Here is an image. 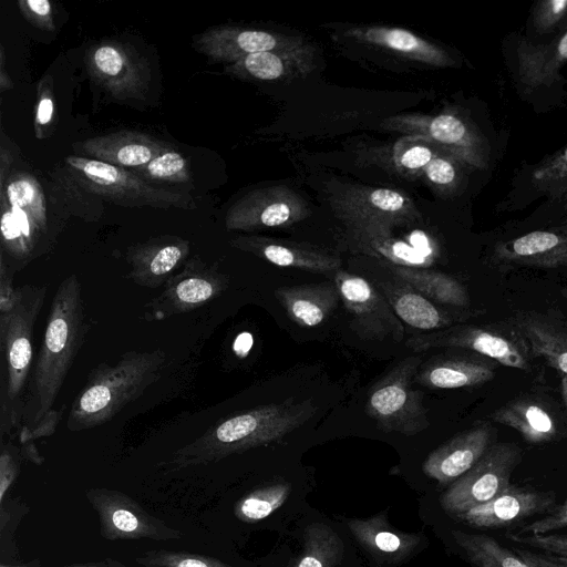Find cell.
<instances>
[{
    "label": "cell",
    "mask_w": 567,
    "mask_h": 567,
    "mask_svg": "<svg viewBox=\"0 0 567 567\" xmlns=\"http://www.w3.org/2000/svg\"><path fill=\"white\" fill-rule=\"evenodd\" d=\"M89 328L81 282L70 275L60 282L51 302L24 406L22 442L54 431L59 417L52 406Z\"/></svg>",
    "instance_id": "obj_1"
},
{
    "label": "cell",
    "mask_w": 567,
    "mask_h": 567,
    "mask_svg": "<svg viewBox=\"0 0 567 567\" xmlns=\"http://www.w3.org/2000/svg\"><path fill=\"white\" fill-rule=\"evenodd\" d=\"M316 412L311 401L267 404L229 416L173 454L171 465L186 467L215 462L234 453L282 439Z\"/></svg>",
    "instance_id": "obj_2"
},
{
    "label": "cell",
    "mask_w": 567,
    "mask_h": 567,
    "mask_svg": "<svg viewBox=\"0 0 567 567\" xmlns=\"http://www.w3.org/2000/svg\"><path fill=\"white\" fill-rule=\"evenodd\" d=\"M165 359L159 349L128 351L115 364L97 365L73 401L68 429L82 431L110 421L161 378Z\"/></svg>",
    "instance_id": "obj_3"
},
{
    "label": "cell",
    "mask_w": 567,
    "mask_h": 567,
    "mask_svg": "<svg viewBox=\"0 0 567 567\" xmlns=\"http://www.w3.org/2000/svg\"><path fill=\"white\" fill-rule=\"evenodd\" d=\"M45 286L20 287L19 299L12 310L0 313V347L6 363L2 377L1 411L8 426H18L23 420L25 389L33 359V329L45 298Z\"/></svg>",
    "instance_id": "obj_4"
},
{
    "label": "cell",
    "mask_w": 567,
    "mask_h": 567,
    "mask_svg": "<svg viewBox=\"0 0 567 567\" xmlns=\"http://www.w3.org/2000/svg\"><path fill=\"white\" fill-rule=\"evenodd\" d=\"M421 363L420 355L408 357L370 389L365 411L383 432L411 436L429 427L423 393L412 388Z\"/></svg>",
    "instance_id": "obj_5"
},
{
    "label": "cell",
    "mask_w": 567,
    "mask_h": 567,
    "mask_svg": "<svg viewBox=\"0 0 567 567\" xmlns=\"http://www.w3.org/2000/svg\"><path fill=\"white\" fill-rule=\"evenodd\" d=\"M405 344L415 352L433 348L472 350L519 370H530L534 359L527 340L513 321L488 326H456L416 334L409 338Z\"/></svg>",
    "instance_id": "obj_6"
},
{
    "label": "cell",
    "mask_w": 567,
    "mask_h": 567,
    "mask_svg": "<svg viewBox=\"0 0 567 567\" xmlns=\"http://www.w3.org/2000/svg\"><path fill=\"white\" fill-rule=\"evenodd\" d=\"M65 162L79 174L87 190L116 204L157 208L195 207L188 195L156 187L123 167L75 155L68 156Z\"/></svg>",
    "instance_id": "obj_7"
},
{
    "label": "cell",
    "mask_w": 567,
    "mask_h": 567,
    "mask_svg": "<svg viewBox=\"0 0 567 567\" xmlns=\"http://www.w3.org/2000/svg\"><path fill=\"white\" fill-rule=\"evenodd\" d=\"M520 461L522 450L516 444L491 445L481 460L442 494V507L456 516L491 501L511 485V475Z\"/></svg>",
    "instance_id": "obj_8"
},
{
    "label": "cell",
    "mask_w": 567,
    "mask_h": 567,
    "mask_svg": "<svg viewBox=\"0 0 567 567\" xmlns=\"http://www.w3.org/2000/svg\"><path fill=\"white\" fill-rule=\"evenodd\" d=\"M310 215L307 200L285 185H275L248 192L227 210V230L252 231L287 227Z\"/></svg>",
    "instance_id": "obj_9"
},
{
    "label": "cell",
    "mask_w": 567,
    "mask_h": 567,
    "mask_svg": "<svg viewBox=\"0 0 567 567\" xmlns=\"http://www.w3.org/2000/svg\"><path fill=\"white\" fill-rule=\"evenodd\" d=\"M228 277L199 258L187 260L163 291L145 305L148 320H164L205 306L226 290Z\"/></svg>",
    "instance_id": "obj_10"
},
{
    "label": "cell",
    "mask_w": 567,
    "mask_h": 567,
    "mask_svg": "<svg viewBox=\"0 0 567 567\" xmlns=\"http://www.w3.org/2000/svg\"><path fill=\"white\" fill-rule=\"evenodd\" d=\"M334 285L352 329L363 339L402 341L404 327L392 306L369 281L362 277L338 270Z\"/></svg>",
    "instance_id": "obj_11"
},
{
    "label": "cell",
    "mask_w": 567,
    "mask_h": 567,
    "mask_svg": "<svg viewBox=\"0 0 567 567\" xmlns=\"http://www.w3.org/2000/svg\"><path fill=\"white\" fill-rule=\"evenodd\" d=\"M331 207L344 224H377L392 229L420 218L408 196L389 188L348 186L331 197Z\"/></svg>",
    "instance_id": "obj_12"
},
{
    "label": "cell",
    "mask_w": 567,
    "mask_h": 567,
    "mask_svg": "<svg viewBox=\"0 0 567 567\" xmlns=\"http://www.w3.org/2000/svg\"><path fill=\"white\" fill-rule=\"evenodd\" d=\"M86 495L99 514L102 535L107 539L168 540L182 536L179 530L167 527L117 491L99 488L89 491Z\"/></svg>",
    "instance_id": "obj_13"
},
{
    "label": "cell",
    "mask_w": 567,
    "mask_h": 567,
    "mask_svg": "<svg viewBox=\"0 0 567 567\" xmlns=\"http://www.w3.org/2000/svg\"><path fill=\"white\" fill-rule=\"evenodd\" d=\"M309 44L300 35L266 30L219 25L196 34L193 47L209 62L233 64L241 58L276 50L297 49Z\"/></svg>",
    "instance_id": "obj_14"
},
{
    "label": "cell",
    "mask_w": 567,
    "mask_h": 567,
    "mask_svg": "<svg viewBox=\"0 0 567 567\" xmlns=\"http://www.w3.org/2000/svg\"><path fill=\"white\" fill-rule=\"evenodd\" d=\"M383 126L429 140L450 155L473 166L485 165L478 136L453 114H440L433 117L414 114L396 115L385 120Z\"/></svg>",
    "instance_id": "obj_15"
},
{
    "label": "cell",
    "mask_w": 567,
    "mask_h": 567,
    "mask_svg": "<svg viewBox=\"0 0 567 567\" xmlns=\"http://www.w3.org/2000/svg\"><path fill=\"white\" fill-rule=\"evenodd\" d=\"M555 504L554 492L527 491L509 485L491 501L455 517L476 528H498L547 512Z\"/></svg>",
    "instance_id": "obj_16"
},
{
    "label": "cell",
    "mask_w": 567,
    "mask_h": 567,
    "mask_svg": "<svg viewBox=\"0 0 567 567\" xmlns=\"http://www.w3.org/2000/svg\"><path fill=\"white\" fill-rule=\"evenodd\" d=\"M86 63L91 76L115 97H140L146 89L147 71L124 45H97Z\"/></svg>",
    "instance_id": "obj_17"
},
{
    "label": "cell",
    "mask_w": 567,
    "mask_h": 567,
    "mask_svg": "<svg viewBox=\"0 0 567 567\" xmlns=\"http://www.w3.org/2000/svg\"><path fill=\"white\" fill-rule=\"evenodd\" d=\"M188 254L189 243L176 236H161L131 246L126 254V278L142 287L157 288L166 284Z\"/></svg>",
    "instance_id": "obj_18"
},
{
    "label": "cell",
    "mask_w": 567,
    "mask_h": 567,
    "mask_svg": "<svg viewBox=\"0 0 567 567\" xmlns=\"http://www.w3.org/2000/svg\"><path fill=\"white\" fill-rule=\"evenodd\" d=\"M230 246L279 267L311 272L338 271L341 259L313 245L262 236H238Z\"/></svg>",
    "instance_id": "obj_19"
},
{
    "label": "cell",
    "mask_w": 567,
    "mask_h": 567,
    "mask_svg": "<svg viewBox=\"0 0 567 567\" xmlns=\"http://www.w3.org/2000/svg\"><path fill=\"white\" fill-rule=\"evenodd\" d=\"M491 440L492 429L487 424L467 430L430 453L422 470L439 483L455 482L481 460Z\"/></svg>",
    "instance_id": "obj_20"
},
{
    "label": "cell",
    "mask_w": 567,
    "mask_h": 567,
    "mask_svg": "<svg viewBox=\"0 0 567 567\" xmlns=\"http://www.w3.org/2000/svg\"><path fill=\"white\" fill-rule=\"evenodd\" d=\"M316 68L312 44L297 49L276 50L246 55L225 71L244 80L280 81L305 78Z\"/></svg>",
    "instance_id": "obj_21"
},
{
    "label": "cell",
    "mask_w": 567,
    "mask_h": 567,
    "mask_svg": "<svg viewBox=\"0 0 567 567\" xmlns=\"http://www.w3.org/2000/svg\"><path fill=\"white\" fill-rule=\"evenodd\" d=\"M168 150V144L151 135L128 131L95 136L81 143V152L90 158L123 168L144 166Z\"/></svg>",
    "instance_id": "obj_22"
},
{
    "label": "cell",
    "mask_w": 567,
    "mask_h": 567,
    "mask_svg": "<svg viewBox=\"0 0 567 567\" xmlns=\"http://www.w3.org/2000/svg\"><path fill=\"white\" fill-rule=\"evenodd\" d=\"M513 322L527 340L534 358L567 375V323L551 312L525 311Z\"/></svg>",
    "instance_id": "obj_23"
},
{
    "label": "cell",
    "mask_w": 567,
    "mask_h": 567,
    "mask_svg": "<svg viewBox=\"0 0 567 567\" xmlns=\"http://www.w3.org/2000/svg\"><path fill=\"white\" fill-rule=\"evenodd\" d=\"M491 419L513 427L532 444L556 440L560 431L558 419L549 405L529 395L509 401L495 410Z\"/></svg>",
    "instance_id": "obj_24"
},
{
    "label": "cell",
    "mask_w": 567,
    "mask_h": 567,
    "mask_svg": "<svg viewBox=\"0 0 567 567\" xmlns=\"http://www.w3.org/2000/svg\"><path fill=\"white\" fill-rule=\"evenodd\" d=\"M495 256L505 264L542 268L567 266V233L535 230L499 245Z\"/></svg>",
    "instance_id": "obj_25"
},
{
    "label": "cell",
    "mask_w": 567,
    "mask_h": 567,
    "mask_svg": "<svg viewBox=\"0 0 567 567\" xmlns=\"http://www.w3.org/2000/svg\"><path fill=\"white\" fill-rule=\"evenodd\" d=\"M346 34L422 63L435 66L453 64L452 58L442 48L405 29L382 25L353 27Z\"/></svg>",
    "instance_id": "obj_26"
},
{
    "label": "cell",
    "mask_w": 567,
    "mask_h": 567,
    "mask_svg": "<svg viewBox=\"0 0 567 567\" xmlns=\"http://www.w3.org/2000/svg\"><path fill=\"white\" fill-rule=\"evenodd\" d=\"M288 317L300 327H316L326 321L338 306L339 291L332 284L281 287L275 291Z\"/></svg>",
    "instance_id": "obj_27"
},
{
    "label": "cell",
    "mask_w": 567,
    "mask_h": 567,
    "mask_svg": "<svg viewBox=\"0 0 567 567\" xmlns=\"http://www.w3.org/2000/svg\"><path fill=\"white\" fill-rule=\"evenodd\" d=\"M347 525L361 545L377 558L386 561L403 560L421 542L415 534L392 528L386 512L368 519H348Z\"/></svg>",
    "instance_id": "obj_28"
},
{
    "label": "cell",
    "mask_w": 567,
    "mask_h": 567,
    "mask_svg": "<svg viewBox=\"0 0 567 567\" xmlns=\"http://www.w3.org/2000/svg\"><path fill=\"white\" fill-rule=\"evenodd\" d=\"M495 375L494 364L480 358H452L427 362L414 381L430 389H458L484 384Z\"/></svg>",
    "instance_id": "obj_29"
},
{
    "label": "cell",
    "mask_w": 567,
    "mask_h": 567,
    "mask_svg": "<svg viewBox=\"0 0 567 567\" xmlns=\"http://www.w3.org/2000/svg\"><path fill=\"white\" fill-rule=\"evenodd\" d=\"M400 281L401 284L385 285L383 290L401 321L423 331L437 330L452 324L453 319L447 312L439 309L405 281L401 279Z\"/></svg>",
    "instance_id": "obj_30"
},
{
    "label": "cell",
    "mask_w": 567,
    "mask_h": 567,
    "mask_svg": "<svg viewBox=\"0 0 567 567\" xmlns=\"http://www.w3.org/2000/svg\"><path fill=\"white\" fill-rule=\"evenodd\" d=\"M389 268L429 300L453 307L468 305L465 287L449 275L415 266L390 265Z\"/></svg>",
    "instance_id": "obj_31"
},
{
    "label": "cell",
    "mask_w": 567,
    "mask_h": 567,
    "mask_svg": "<svg viewBox=\"0 0 567 567\" xmlns=\"http://www.w3.org/2000/svg\"><path fill=\"white\" fill-rule=\"evenodd\" d=\"M347 236L362 251L383 255L402 266L419 265L423 256L406 243L392 237V229L377 224H346Z\"/></svg>",
    "instance_id": "obj_32"
},
{
    "label": "cell",
    "mask_w": 567,
    "mask_h": 567,
    "mask_svg": "<svg viewBox=\"0 0 567 567\" xmlns=\"http://www.w3.org/2000/svg\"><path fill=\"white\" fill-rule=\"evenodd\" d=\"M452 536L476 567H535L491 536L462 530H453Z\"/></svg>",
    "instance_id": "obj_33"
},
{
    "label": "cell",
    "mask_w": 567,
    "mask_h": 567,
    "mask_svg": "<svg viewBox=\"0 0 567 567\" xmlns=\"http://www.w3.org/2000/svg\"><path fill=\"white\" fill-rule=\"evenodd\" d=\"M343 544L327 525H309L303 535L302 550L292 567H336L341 560Z\"/></svg>",
    "instance_id": "obj_34"
},
{
    "label": "cell",
    "mask_w": 567,
    "mask_h": 567,
    "mask_svg": "<svg viewBox=\"0 0 567 567\" xmlns=\"http://www.w3.org/2000/svg\"><path fill=\"white\" fill-rule=\"evenodd\" d=\"M522 81L537 85L556 79L559 65L567 60V32L555 43L519 50Z\"/></svg>",
    "instance_id": "obj_35"
},
{
    "label": "cell",
    "mask_w": 567,
    "mask_h": 567,
    "mask_svg": "<svg viewBox=\"0 0 567 567\" xmlns=\"http://www.w3.org/2000/svg\"><path fill=\"white\" fill-rule=\"evenodd\" d=\"M10 206L24 210L35 229L43 231L47 226V210L43 193L38 182L29 175H14L2 187Z\"/></svg>",
    "instance_id": "obj_36"
},
{
    "label": "cell",
    "mask_w": 567,
    "mask_h": 567,
    "mask_svg": "<svg viewBox=\"0 0 567 567\" xmlns=\"http://www.w3.org/2000/svg\"><path fill=\"white\" fill-rule=\"evenodd\" d=\"M290 492L291 484L287 482H276L262 486L245 495L237 503L235 514L243 522H259L278 509L286 502Z\"/></svg>",
    "instance_id": "obj_37"
},
{
    "label": "cell",
    "mask_w": 567,
    "mask_h": 567,
    "mask_svg": "<svg viewBox=\"0 0 567 567\" xmlns=\"http://www.w3.org/2000/svg\"><path fill=\"white\" fill-rule=\"evenodd\" d=\"M137 176L144 179L171 183L190 181L188 161L177 151L168 150L144 166L134 168Z\"/></svg>",
    "instance_id": "obj_38"
},
{
    "label": "cell",
    "mask_w": 567,
    "mask_h": 567,
    "mask_svg": "<svg viewBox=\"0 0 567 567\" xmlns=\"http://www.w3.org/2000/svg\"><path fill=\"white\" fill-rule=\"evenodd\" d=\"M136 560L145 567H231L216 558L167 550L150 551Z\"/></svg>",
    "instance_id": "obj_39"
},
{
    "label": "cell",
    "mask_w": 567,
    "mask_h": 567,
    "mask_svg": "<svg viewBox=\"0 0 567 567\" xmlns=\"http://www.w3.org/2000/svg\"><path fill=\"white\" fill-rule=\"evenodd\" d=\"M508 539L526 547L542 549L549 555L567 558V535L509 534Z\"/></svg>",
    "instance_id": "obj_40"
},
{
    "label": "cell",
    "mask_w": 567,
    "mask_h": 567,
    "mask_svg": "<svg viewBox=\"0 0 567 567\" xmlns=\"http://www.w3.org/2000/svg\"><path fill=\"white\" fill-rule=\"evenodd\" d=\"M1 235L2 244L11 255L18 257V255H25L28 252L21 230L10 207L8 206V208H6L4 205H2Z\"/></svg>",
    "instance_id": "obj_41"
},
{
    "label": "cell",
    "mask_w": 567,
    "mask_h": 567,
    "mask_svg": "<svg viewBox=\"0 0 567 567\" xmlns=\"http://www.w3.org/2000/svg\"><path fill=\"white\" fill-rule=\"evenodd\" d=\"M19 7L25 19L44 30H53L52 7L48 0H21Z\"/></svg>",
    "instance_id": "obj_42"
},
{
    "label": "cell",
    "mask_w": 567,
    "mask_h": 567,
    "mask_svg": "<svg viewBox=\"0 0 567 567\" xmlns=\"http://www.w3.org/2000/svg\"><path fill=\"white\" fill-rule=\"evenodd\" d=\"M567 527V498L549 515L520 528L518 534H548Z\"/></svg>",
    "instance_id": "obj_43"
},
{
    "label": "cell",
    "mask_w": 567,
    "mask_h": 567,
    "mask_svg": "<svg viewBox=\"0 0 567 567\" xmlns=\"http://www.w3.org/2000/svg\"><path fill=\"white\" fill-rule=\"evenodd\" d=\"M427 179L436 186L452 185L456 177L453 164L443 157H433V159L424 167Z\"/></svg>",
    "instance_id": "obj_44"
},
{
    "label": "cell",
    "mask_w": 567,
    "mask_h": 567,
    "mask_svg": "<svg viewBox=\"0 0 567 567\" xmlns=\"http://www.w3.org/2000/svg\"><path fill=\"white\" fill-rule=\"evenodd\" d=\"M20 287L14 288L12 285V275L9 266L6 265L3 255L1 256L0 266V313L12 310L19 299Z\"/></svg>",
    "instance_id": "obj_45"
},
{
    "label": "cell",
    "mask_w": 567,
    "mask_h": 567,
    "mask_svg": "<svg viewBox=\"0 0 567 567\" xmlns=\"http://www.w3.org/2000/svg\"><path fill=\"white\" fill-rule=\"evenodd\" d=\"M433 157L434 155L431 148L423 145H414L399 155L398 163L406 169H421L424 168Z\"/></svg>",
    "instance_id": "obj_46"
},
{
    "label": "cell",
    "mask_w": 567,
    "mask_h": 567,
    "mask_svg": "<svg viewBox=\"0 0 567 567\" xmlns=\"http://www.w3.org/2000/svg\"><path fill=\"white\" fill-rule=\"evenodd\" d=\"M567 0H549L542 2L536 12V21L539 28L554 25L566 12Z\"/></svg>",
    "instance_id": "obj_47"
},
{
    "label": "cell",
    "mask_w": 567,
    "mask_h": 567,
    "mask_svg": "<svg viewBox=\"0 0 567 567\" xmlns=\"http://www.w3.org/2000/svg\"><path fill=\"white\" fill-rule=\"evenodd\" d=\"M513 550L535 567H567V558L564 557L536 554L525 548H513Z\"/></svg>",
    "instance_id": "obj_48"
},
{
    "label": "cell",
    "mask_w": 567,
    "mask_h": 567,
    "mask_svg": "<svg viewBox=\"0 0 567 567\" xmlns=\"http://www.w3.org/2000/svg\"><path fill=\"white\" fill-rule=\"evenodd\" d=\"M535 177L545 182L565 181L567 178V147L550 165L540 168Z\"/></svg>",
    "instance_id": "obj_49"
},
{
    "label": "cell",
    "mask_w": 567,
    "mask_h": 567,
    "mask_svg": "<svg viewBox=\"0 0 567 567\" xmlns=\"http://www.w3.org/2000/svg\"><path fill=\"white\" fill-rule=\"evenodd\" d=\"M54 112V103L51 94L45 90L39 99L35 114V125L39 127L49 125Z\"/></svg>",
    "instance_id": "obj_50"
},
{
    "label": "cell",
    "mask_w": 567,
    "mask_h": 567,
    "mask_svg": "<svg viewBox=\"0 0 567 567\" xmlns=\"http://www.w3.org/2000/svg\"><path fill=\"white\" fill-rule=\"evenodd\" d=\"M1 173H0V185H1V188L4 186V179H6V169L9 168V166L11 165L12 163V157L10 155V153H6V150L4 147L2 146L1 147Z\"/></svg>",
    "instance_id": "obj_51"
},
{
    "label": "cell",
    "mask_w": 567,
    "mask_h": 567,
    "mask_svg": "<svg viewBox=\"0 0 567 567\" xmlns=\"http://www.w3.org/2000/svg\"><path fill=\"white\" fill-rule=\"evenodd\" d=\"M560 390H561L563 400L567 406V375H563V378H561Z\"/></svg>",
    "instance_id": "obj_52"
},
{
    "label": "cell",
    "mask_w": 567,
    "mask_h": 567,
    "mask_svg": "<svg viewBox=\"0 0 567 567\" xmlns=\"http://www.w3.org/2000/svg\"><path fill=\"white\" fill-rule=\"evenodd\" d=\"M561 293L567 298V288L563 289Z\"/></svg>",
    "instance_id": "obj_53"
}]
</instances>
